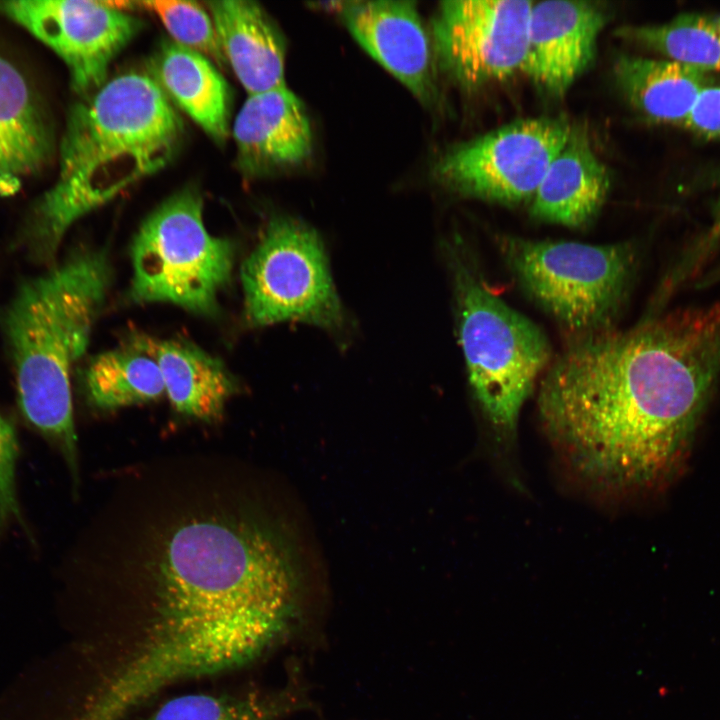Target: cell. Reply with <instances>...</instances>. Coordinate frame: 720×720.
I'll use <instances>...</instances> for the list:
<instances>
[{"label":"cell","instance_id":"cell-20","mask_svg":"<svg viewBox=\"0 0 720 720\" xmlns=\"http://www.w3.org/2000/svg\"><path fill=\"white\" fill-rule=\"evenodd\" d=\"M632 106L657 122H685L701 93L715 84L711 73L674 60L623 55L614 69Z\"/></svg>","mask_w":720,"mask_h":720},{"label":"cell","instance_id":"cell-5","mask_svg":"<svg viewBox=\"0 0 720 720\" xmlns=\"http://www.w3.org/2000/svg\"><path fill=\"white\" fill-rule=\"evenodd\" d=\"M449 253L459 337L470 384L500 444L514 440L520 411L551 349L543 331L485 285L456 247Z\"/></svg>","mask_w":720,"mask_h":720},{"label":"cell","instance_id":"cell-19","mask_svg":"<svg viewBox=\"0 0 720 720\" xmlns=\"http://www.w3.org/2000/svg\"><path fill=\"white\" fill-rule=\"evenodd\" d=\"M151 66V75L169 100L208 136L223 142L229 129L230 90L214 63L174 41H165Z\"/></svg>","mask_w":720,"mask_h":720},{"label":"cell","instance_id":"cell-6","mask_svg":"<svg viewBox=\"0 0 720 720\" xmlns=\"http://www.w3.org/2000/svg\"><path fill=\"white\" fill-rule=\"evenodd\" d=\"M235 252L233 241L207 230L202 196L186 187L153 210L136 233L130 297L215 315L232 279Z\"/></svg>","mask_w":720,"mask_h":720},{"label":"cell","instance_id":"cell-23","mask_svg":"<svg viewBox=\"0 0 720 720\" xmlns=\"http://www.w3.org/2000/svg\"><path fill=\"white\" fill-rule=\"evenodd\" d=\"M306 704L291 690L270 696L189 694L167 701L146 720H277Z\"/></svg>","mask_w":720,"mask_h":720},{"label":"cell","instance_id":"cell-13","mask_svg":"<svg viewBox=\"0 0 720 720\" xmlns=\"http://www.w3.org/2000/svg\"><path fill=\"white\" fill-rule=\"evenodd\" d=\"M232 131L238 168L249 178L295 170L313 153L309 115L287 85L248 95Z\"/></svg>","mask_w":720,"mask_h":720},{"label":"cell","instance_id":"cell-12","mask_svg":"<svg viewBox=\"0 0 720 720\" xmlns=\"http://www.w3.org/2000/svg\"><path fill=\"white\" fill-rule=\"evenodd\" d=\"M354 40L426 109L441 104L430 32L414 1L334 3Z\"/></svg>","mask_w":720,"mask_h":720},{"label":"cell","instance_id":"cell-11","mask_svg":"<svg viewBox=\"0 0 720 720\" xmlns=\"http://www.w3.org/2000/svg\"><path fill=\"white\" fill-rule=\"evenodd\" d=\"M0 15L51 49L66 65L73 90L84 96L107 81L110 64L142 27L104 1H0Z\"/></svg>","mask_w":720,"mask_h":720},{"label":"cell","instance_id":"cell-17","mask_svg":"<svg viewBox=\"0 0 720 720\" xmlns=\"http://www.w3.org/2000/svg\"><path fill=\"white\" fill-rule=\"evenodd\" d=\"M130 347L156 362L165 393L179 413L204 421L222 416L236 382L220 359L185 341L147 335L132 337Z\"/></svg>","mask_w":720,"mask_h":720},{"label":"cell","instance_id":"cell-4","mask_svg":"<svg viewBox=\"0 0 720 720\" xmlns=\"http://www.w3.org/2000/svg\"><path fill=\"white\" fill-rule=\"evenodd\" d=\"M112 280L104 249H80L23 281L1 316L26 423L58 450L74 483L78 447L70 374L85 353Z\"/></svg>","mask_w":720,"mask_h":720},{"label":"cell","instance_id":"cell-2","mask_svg":"<svg viewBox=\"0 0 720 720\" xmlns=\"http://www.w3.org/2000/svg\"><path fill=\"white\" fill-rule=\"evenodd\" d=\"M150 527L127 566L148 585L153 608L127 658L135 680L161 691L239 669L287 636L298 580L265 522L216 500L176 507Z\"/></svg>","mask_w":720,"mask_h":720},{"label":"cell","instance_id":"cell-9","mask_svg":"<svg viewBox=\"0 0 720 720\" xmlns=\"http://www.w3.org/2000/svg\"><path fill=\"white\" fill-rule=\"evenodd\" d=\"M571 129L561 118L515 121L448 148L431 176L461 196L518 204L533 198Z\"/></svg>","mask_w":720,"mask_h":720},{"label":"cell","instance_id":"cell-7","mask_svg":"<svg viewBox=\"0 0 720 720\" xmlns=\"http://www.w3.org/2000/svg\"><path fill=\"white\" fill-rule=\"evenodd\" d=\"M499 242L521 286L576 339L611 330L632 277L631 246L517 237Z\"/></svg>","mask_w":720,"mask_h":720},{"label":"cell","instance_id":"cell-16","mask_svg":"<svg viewBox=\"0 0 720 720\" xmlns=\"http://www.w3.org/2000/svg\"><path fill=\"white\" fill-rule=\"evenodd\" d=\"M207 6L226 62L248 95L286 86V42L269 14L249 0Z\"/></svg>","mask_w":720,"mask_h":720},{"label":"cell","instance_id":"cell-24","mask_svg":"<svg viewBox=\"0 0 720 720\" xmlns=\"http://www.w3.org/2000/svg\"><path fill=\"white\" fill-rule=\"evenodd\" d=\"M141 4L158 16L175 43L206 56L221 67L227 64L212 17L198 3L157 0Z\"/></svg>","mask_w":720,"mask_h":720},{"label":"cell","instance_id":"cell-3","mask_svg":"<svg viewBox=\"0 0 720 720\" xmlns=\"http://www.w3.org/2000/svg\"><path fill=\"white\" fill-rule=\"evenodd\" d=\"M183 122L151 74L106 81L71 108L53 185L32 206L21 231L29 256L49 261L80 218L165 167Z\"/></svg>","mask_w":720,"mask_h":720},{"label":"cell","instance_id":"cell-26","mask_svg":"<svg viewBox=\"0 0 720 720\" xmlns=\"http://www.w3.org/2000/svg\"><path fill=\"white\" fill-rule=\"evenodd\" d=\"M684 124L703 137L720 138V87L711 86L701 93Z\"/></svg>","mask_w":720,"mask_h":720},{"label":"cell","instance_id":"cell-14","mask_svg":"<svg viewBox=\"0 0 720 720\" xmlns=\"http://www.w3.org/2000/svg\"><path fill=\"white\" fill-rule=\"evenodd\" d=\"M605 21L606 14L598 3H533L522 71L546 93L562 96L591 63Z\"/></svg>","mask_w":720,"mask_h":720},{"label":"cell","instance_id":"cell-10","mask_svg":"<svg viewBox=\"0 0 720 720\" xmlns=\"http://www.w3.org/2000/svg\"><path fill=\"white\" fill-rule=\"evenodd\" d=\"M532 6L528 0L441 2L429 30L438 70L465 88L522 71Z\"/></svg>","mask_w":720,"mask_h":720},{"label":"cell","instance_id":"cell-25","mask_svg":"<svg viewBox=\"0 0 720 720\" xmlns=\"http://www.w3.org/2000/svg\"><path fill=\"white\" fill-rule=\"evenodd\" d=\"M19 452L15 427L0 412V542L12 524L28 531L17 486Z\"/></svg>","mask_w":720,"mask_h":720},{"label":"cell","instance_id":"cell-1","mask_svg":"<svg viewBox=\"0 0 720 720\" xmlns=\"http://www.w3.org/2000/svg\"><path fill=\"white\" fill-rule=\"evenodd\" d=\"M719 375L720 301L576 339L541 381L539 416L579 480L624 496L676 467Z\"/></svg>","mask_w":720,"mask_h":720},{"label":"cell","instance_id":"cell-8","mask_svg":"<svg viewBox=\"0 0 720 720\" xmlns=\"http://www.w3.org/2000/svg\"><path fill=\"white\" fill-rule=\"evenodd\" d=\"M323 248L318 234L301 221L275 216L267 223L241 268L250 325L300 321L329 331L343 329L345 315Z\"/></svg>","mask_w":720,"mask_h":720},{"label":"cell","instance_id":"cell-21","mask_svg":"<svg viewBox=\"0 0 720 720\" xmlns=\"http://www.w3.org/2000/svg\"><path fill=\"white\" fill-rule=\"evenodd\" d=\"M84 384L90 402L101 409L151 401L165 393L156 362L131 347L92 358L85 370Z\"/></svg>","mask_w":720,"mask_h":720},{"label":"cell","instance_id":"cell-18","mask_svg":"<svg viewBox=\"0 0 720 720\" xmlns=\"http://www.w3.org/2000/svg\"><path fill=\"white\" fill-rule=\"evenodd\" d=\"M609 187V173L587 133L572 128L532 198L531 215L570 227L583 226L598 213Z\"/></svg>","mask_w":720,"mask_h":720},{"label":"cell","instance_id":"cell-22","mask_svg":"<svg viewBox=\"0 0 720 720\" xmlns=\"http://www.w3.org/2000/svg\"><path fill=\"white\" fill-rule=\"evenodd\" d=\"M617 33L671 60L720 72V15L685 13L663 24L627 26Z\"/></svg>","mask_w":720,"mask_h":720},{"label":"cell","instance_id":"cell-15","mask_svg":"<svg viewBox=\"0 0 720 720\" xmlns=\"http://www.w3.org/2000/svg\"><path fill=\"white\" fill-rule=\"evenodd\" d=\"M54 152V129L38 87L0 45V197L41 174Z\"/></svg>","mask_w":720,"mask_h":720}]
</instances>
